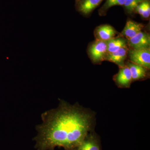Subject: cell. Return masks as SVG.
I'll return each instance as SVG.
<instances>
[{
	"label": "cell",
	"mask_w": 150,
	"mask_h": 150,
	"mask_svg": "<svg viewBox=\"0 0 150 150\" xmlns=\"http://www.w3.org/2000/svg\"><path fill=\"white\" fill-rule=\"evenodd\" d=\"M59 106L41 114L42 124L36 126L35 139L38 150H53L56 146L74 150L91 131L93 114L79 105L63 100Z\"/></svg>",
	"instance_id": "obj_1"
},
{
	"label": "cell",
	"mask_w": 150,
	"mask_h": 150,
	"mask_svg": "<svg viewBox=\"0 0 150 150\" xmlns=\"http://www.w3.org/2000/svg\"><path fill=\"white\" fill-rule=\"evenodd\" d=\"M88 54L95 64H99L105 60L107 54L106 41L96 40L90 46Z\"/></svg>",
	"instance_id": "obj_2"
},
{
	"label": "cell",
	"mask_w": 150,
	"mask_h": 150,
	"mask_svg": "<svg viewBox=\"0 0 150 150\" xmlns=\"http://www.w3.org/2000/svg\"><path fill=\"white\" fill-rule=\"evenodd\" d=\"M129 53V62L150 69V48L140 50L131 49Z\"/></svg>",
	"instance_id": "obj_3"
},
{
	"label": "cell",
	"mask_w": 150,
	"mask_h": 150,
	"mask_svg": "<svg viewBox=\"0 0 150 150\" xmlns=\"http://www.w3.org/2000/svg\"><path fill=\"white\" fill-rule=\"evenodd\" d=\"M131 49L140 50L150 48V37L149 33L141 31L134 37L127 40Z\"/></svg>",
	"instance_id": "obj_4"
},
{
	"label": "cell",
	"mask_w": 150,
	"mask_h": 150,
	"mask_svg": "<svg viewBox=\"0 0 150 150\" xmlns=\"http://www.w3.org/2000/svg\"><path fill=\"white\" fill-rule=\"evenodd\" d=\"M118 32L109 25H102L96 28L95 30V37L96 40L107 41L115 37Z\"/></svg>",
	"instance_id": "obj_5"
},
{
	"label": "cell",
	"mask_w": 150,
	"mask_h": 150,
	"mask_svg": "<svg viewBox=\"0 0 150 150\" xmlns=\"http://www.w3.org/2000/svg\"><path fill=\"white\" fill-rule=\"evenodd\" d=\"M114 80L118 86L129 88L132 81L131 71L126 65L120 67L118 74L114 77Z\"/></svg>",
	"instance_id": "obj_6"
},
{
	"label": "cell",
	"mask_w": 150,
	"mask_h": 150,
	"mask_svg": "<svg viewBox=\"0 0 150 150\" xmlns=\"http://www.w3.org/2000/svg\"><path fill=\"white\" fill-rule=\"evenodd\" d=\"M128 53L129 49L127 47L121 48L112 53L107 54L105 60L115 63L120 68L123 67L125 66V60Z\"/></svg>",
	"instance_id": "obj_7"
},
{
	"label": "cell",
	"mask_w": 150,
	"mask_h": 150,
	"mask_svg": "<svg viewBox=\"0 0 150 150\" xmlns=\"http://www.w3.org/2000/svg\"><path fill=\"white\" fill-rule=\"evenodd\" d=\"M74 150H100V149L98 140L95 135L88 133Z\"/></svg>",
	"instance_id": "obj_8"
},
{
	"label": "cell",
	"mask_w": 150,
	"mask_h": 150,
	"mask_svg": "<svg viewBox=\"0 0 150 150\" xmlns=\"http://www.w3.org/2000/svg\"><path fill=\"white\" fill-rule=\"evenodd\" d=\"M144 27V25L142 23L128 20L121 35L127 40H129L142 31Z\"/></svg>",
	"instance_id": "obj_9"
},
{
	"label": "cell",
	"mask_w": 150,
	"mask_h": 150,
	"mask_svg": "<svg viewBox=\"0 0 150 150\" xmlns=\"http://www.w3.org/2000/svg\"><path fill=\"white\" fill-rule=\"evenodd\" d=\"M103 0H80L76 4L77 9L84 16H88L101 4Z\"/></svg>",
	"instance_id": "obj_10"
},
{
	"label": "cell",
	"mask_w": 150,
	"mask_h": 150,
	"mask_svg": "<svg viewBox=\"0 0 150 150\" xmlns=\"http://www.w3.org/2000/svg\"><path fill=\"white\" fill-rule=\"evenodd\" d=\"M126 65L131 71L132 80L143 79L148 76V69L140 65L134 64L130 62H127Z\"/></svg>",
	"instance_id": "obj_11"
},
{
	"label": "cell",
	"mask_w": 150,
	"mask_h": 150,
	"mask_svg": "<svg viewBox=\"0 0 150 150\" xmlns=\"http://www.w3.org/2000/svg\"><path fill=\"white\" fill-rule=\"evenodd\" d=\"M107 46V54L112 53L120 48L127 47V39L121 36L113 38L106 41Z\"/></svg>",
	"instance_id": "obj_12"
},
{
	"label": "cell",
	"mask_w": 150,
	"mask_h": 150,
	"mask_svg": "<svg viewBox=\"0 0 150 150\" xmlns=\"http://www.w3.org/2000/svg\"><path fill=\"white\" fill-rule=\"evenodd\" d=\"M135 11L145 18H148L150 15V3L149 0H144L137 6Z\"/></svg>",
	"instance_id": "obj_13"
},
{
	"label": "cell",
	"mask_w": 150,
	"mask_h": 150,
	"mask_svg": "<svg viewBox=\"0 0 150 150\" xmlns=\"http://www.w3.org/2000/svg\"><path fill=\"white\" fill-rule=\"evenodd\" d=\"M126 0H106L102 7L100 9L99 13L100 15H105L108 10L115 6H123Z\"/></svg>",
	"instance_id": "obj_14"
},
{
	"label": "cell",
	"mask_w": 150,
	"mask_h": 150,
	"mask_svg": "<svg viewBox=\"0 0 150 150\" xmlns=\"http://www.w3.org/2000/svg\"><path fill=\"white\" fill-rule=\"evenodd\" d=\"M144 1V0H126L123 6L128 13L132 14L135 11L137 6Z\"/></svg>",
	"instance_id": "obj_15"
},
{
	"label": "cell",
	"mask_w": 150,
	"mask_h": 150,
	"mask_svg": "<svg viewBox=\"0 0 150 150\" xmlns=\"http://www.w3.org/2000/svg\"><path fill=\"white\" fill-rule=\"evenodd\" d=\"M80 0H76V4H77Z\"/></svg>",
	"instance_id": "obj_16"
}]
</instances>
